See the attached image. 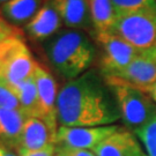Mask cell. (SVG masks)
Masks as SVG:
<instances>
[{"label":"cell","mask_w":156,"mask_h":156,"mask_svg":"<svg viewBox=\"0 0 156 156\" xmlns=\"http://www.w3.org/2000/svg\"><path fill=\"white\" fill-rule=\"evenodd\" d=\"M0 108L2 109H13V110H21L14 91L0 81Z\"/></svg>","instance_id":"20"},{"label":"cell","mask_w":156,"mask_h":156,"mask_svg":"<svg viewBox=\"0 0 156 156\" xmlns=\"http://www.w3.org/2000/svg\"><path fill=\"white\" fill-rule=\"evenodd\" d=\"M117 13L139 9H149L156 12V0H112Z\"/></svg>","instance_id":"19"},{"label":"cell","mask_w":156,"mask_h":156,"mask_svg":"<svg viewBox=\"0 0 156 156\" xmlns=\"http://www.w3.org/2000/svg\"><path fill=\"white\" fill-rule=\"evenodd\" d=\"M62 23L74 30H93L89 0H50Z\"/></svg>","instance_id":"12"},{"label":"cell","mask_w":156,"mask_h":156,"mask_svg":"<svg viewBox=\"0 0 156 156\" xmlns=\"http://www.w3.org/2000/svg\"><path fill=\"white\" fill-rule=\"evenodd\" d=\"M35 81L38 93L39 118L43 119L52 129L57 131V83L50 73L41 65L35 68Z\"/></svg>","instance_id":"8"},{"label":"cell","mask_w":156,"mask_h":156,"mask_svg":"<svg viewBox=\"0 0 156 156\" xmlns=\"http://www.w3.org/2000/svg\"><path fill=\"white\" fill-rule=\"evenodd\" d=\"M120 119L117 102L101 72L89 69L68 81L57 98V122L66 127H98Z\"/></svg>","instance_id":"1"},{"label":"cell","mask_w":156,"mask_h":156,"mask_svg":"<svg viewBox=\"0 0 156 156\" xmlns=\"http://www.w3.org/2000/svg\"><path fill=\"white\" fill-rule=\"evenodd\" d=\"M16 36H21L20 31L14 26L8 24V22L0 15V44L5 42L6 39L16 37Z\"/></svg>","instance_id":"21"},{"label":"cell","mask_w":156,"mask_h":156,"mask_svg":"<svg viewBox=\"0 0 156 156\" xmlns=\"http://www.w3.org/2000/svg\"><path fill=\"white\" fill-rule=\"evenodd\" d=\"M104 78H116L144 91L156 82V58L148 55H139L122 71L112 76Z\"/></svg>","instance_id":"10"},{"label":"cell","mask_w":156,"mask_h":156,"mask_svg":"<svg viewBox=\"0 0 156 156\" xmlns=\"http://www.w3.org/2000/svg\"><path fill=\"white\" fill-rule=\"evenodd\" d=\"M89 9L94 35L112 31L116 21L112 0H89Z\"/></svg>","instance_id":"16"},{"label":"cell","mask_w":156,"mask_h":156,"mask_svg":"<svg viewBox=\"0 0 156 156\" xmlns=\"http://www.w3.org/2000/svg\"><path fill=\"white\" fill-rule=\"evenodd\" d=\"M1 64H2V59H1V53H0V72H1Z\"/></svg>","instance_id":"28"},{"label":"cell","mask_w":156,"mask_h":156,"mask_svg":"<svg viewBox=\"0 0 156 156\" xmlns=\"http://www.w3.org/2000/svg\"><path fill=\"white\" fill-rule=\"evenodd\" d=\"M7 1H8V0H0V6L4 5V4H5V2H7Z\"/></svg>","instance_id":"27"},{"label":"cell","mask_w":156,"mask_h":156,"mask_svg":"<svg viewBox=\"0 0 156 156\" xmlns=\"http://www.w3.org/2000/svg\"><path fill=\"white\" fill-rule=\"evenodd\" d=\"M67 151L69 156H96L94 151L89 149H67Z\"/></svg>","instance_id":"23"},{"label":"cell","mask_w":156,"mask_h":156,"mask_svg":"<svg viewBox=\"0 0 156 156\" xmlns=\"http://www.w3.org/2000/svg\"><path fill=\"white\" fill-rule=\"evenodd\" d=\"M57 131L37 117H29L26 119L22 133L19 142V149L23 151H38L49 145L55 144Z\"/></svg>","instance_id":"13"},{"label":"cell","mask_w":156,"mask_h":156,"mask_svg":"<svg viewBox=\"0 0 156 156\" xmlns=\"http://www.w3.org/2000/svg\"><path fill=\"white\" fill-rule=\"evenodd\" d=\"M96 41L102 46L101 74L112 76L127 66L134 58L141 55L126 41L115 33H103L95 35Z\"/></svg>","instance_id":"6"},{"label":"cell","mask_w":156,"mask_h":156,"mask_svg":"<svg viewBox=\"0 0 156 156\" xmlns=\"http://www.w3.org/2000/svg\"><path fill=\"white\" fill-rule=\"evenodd\" d=\"M144 91L151 97V100H153V102L156 104V82H154V83L151 84V86H149L148 88H146Z\"/></svg>","instance_id":"25"},{"label":"cell","mask_w":156,"mask_h":156,"mask_svg":"<svg viewBox=\"0 0 156 156\" xmlns=\"http://www.w3.org/2000/svg\"><path fill=\"white\" fill-rule=\"evenodd\" d=\"M55 156H69V155H68L67 149L62 148V147H57L56 146V153H55Z\"/></svg>","instance_id":"26"},{"label":"cell","mask_w":156,"mask_h":156,"mask_svg":"<svg viewBox=\"0 0 156 156\" xmlns=\"http://www.w3.org/2000/svg\"><path fill=\"white\" fill-rule=\"evenodd\" d=\"M51 66L62 78L71 81L89 71L96 58V48L81 30H64L56 34L45 44Z\"/></svg>","instance_id":"2"},{"label":"cell","mask_w":156,"mask_h":156,"mask_svg":"<svg viewBox=\"0 0 156 156\" xmlns=\"http://www.w3.org/2000/svg\"><path fill=\"white\" fill-rule=\"evenodd\" d=\"M27 117L21 110L0 108V141L9 148H19Z\"/></svg>","instance_id":"14"},{"label":"cell","mask_w":156,"mask_h":156,"mask_svg":"<svg viewBox=\"0 0 156 156\" xmlns=\"http://www.w3.org/2000/svg\"><path fill=\"white\" fill-rule=\"evenodd\" d=\"M118 126H98V127H66L59 126L57 129V147L66 149H89L93 151L104 139L112 134Z\"/></svg>","instance_id":"7"},{"label":"cell","mask_w":156,"mask_h":156,"mask_svg":"<svg viewBox=\"0 0 156 156\" xmlns=\"http://www.w3.org/2000/svg\"><path fill=\"white\" fill-rule=\"evenodd\" d=\"M104 79L117 102L120 119L129 131L139 129L156 116V104L145 91L116 78Z\"/></svg>","instance_id":"3"},{"label":"cell","mask_w":156,"mask_h":156,"mask_svg":"<svg viewBox=\"0 0 156 156\" xmlns=\"http://www.w3.org/2000/svg\"><path fill=\"white\" fill-rule=\"evenodd\" d=\"M0 15H1V14H0Z\"/></svg>","instance_id":"29"},{"label":"cell","mask_w":156,"mask_h":156,"mask_svg":"<svg viewBox=\"0 0 156 156\" xmlns=\"http://www.w3.org/2000/svg\"><path fill=\"white\" fill-rule=\"evenodd\" d=\"M112 33L141 55L156 58V12L139 9L117 13Z\"/></svg>","instance_id":"4"},{"label":"cell","mask_w":156,"mask_h":156,"mask_svg":"<svg viewBox=\"0 0 156 156\" xmlns=\"http://www.w3.org/2000/svg\"><path fill=\"white\" fill-rule=\"evenodd\" d=\"M41 8V0H8L0 6V14L13 24H27Z\"/></svg>","instance_id":"15"},{"label":"cell","mask_w":156,"mask_h":156,"mask_svg":"<svg viewBox=\"0 0 156 156\" xmlns=\"http://www.w3.org/2000/svg\"><path fill=\"white\" fill-rule=\"evenodd\" d=\"M62 24V21L58 12L49 0L24 24V31L34 41H48L56 35Z\"/></svg>","instance_id":"11"},{"label":"cell","mask_w":156,"mask_h":156,"mask_svg":"<svg viewBox=\"0 0 156 156\" xmlns=\"http://www.w3.org/2000/svg\"><path fill=\"white\" fill-rule=\"evenodd\" d=\"M56 153V145L52 144L45 147L43 149H38V151H23V149H19L17 151V155L19 156H55Z\"/></svg>","instance_id":"22"},{"label":"cell","mask_w":156,"mask_h":156,"mask_svg":"<svg viewBox=\"0 0 156 156\" xmlns=\"http://www.w3.org/2000/svg\"><path fill=\"white\" fill-rule=\"evenodd\" d=\"M16 96L20 109L27 118L37 117L39 118V102L38 93L35 81V75L27 79L22 83L17 84L16 87L12 88Z\"/></svg>","instance_id":"17"},{"label":"cell","mask_w":156,"mask_h":156,"mask_svg":"<svg viewBox=\"0 0 156 156\" xmlns=\"http://www.w3.org/2000/svg\"><path fill=\"white\" fill-rule=\"evenodd\" d=\"M133 133L145 147L146 156H156V116Z\"/></svg>","instance_id":"18"},{"label":"cell","mask_w":156,"mask_h":156,"mask_svg":"<svg viewBox=\"0 0 156 156\" xmlns=\"http://www.w3.org/2000/svg\"><path fill=\"white\" fill-rule=\"evenodd\" d=\"M93 151L96 156H146L135 134L125 127H118Z\"/></svg>","instance_id":"9"},{"label":"cell","mask_w":156,"mask_h":156,"mask_svg":"<svg viewBox=\"0 0 156 156\" xmlns=\"http://www.w3.org/2000/svg\"><path fill=\"white\" fill-rule=\"evenodd\" d=\"M0 156H19V155H16V153L13 151L12 148H9L8 146H6L5 144H2L0 141Z\"/></svg>","instance_id":"24"},{"label":"cell","mask_w":156,"mask_h":156,"mask_svg":"<svg viewBox=\"0 0 156 156\" xmlns=\"http://www.w3.org/2000/svg\"><path fill=\"white\" fill-rule=\"evenodd\" d=\"M1 72L0 81L9 88H14L35 74L37 62L34 60L22 36L11 37L0 44Z\"/></svg>","instance_id":"5"}]
</instances>
